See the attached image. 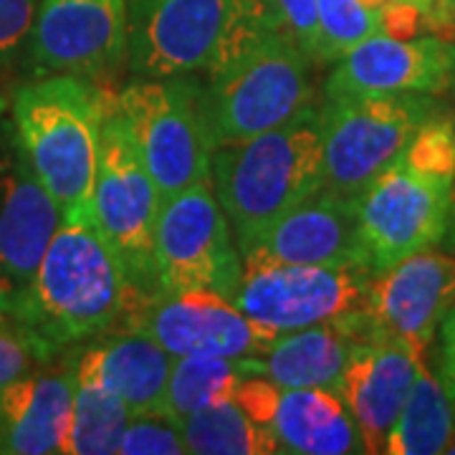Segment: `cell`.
I'll return each mask as SVG.
<instances>
[{
  "mask_svg": "<svg viewBox=\"0 0 455 455\" xmlns=\"http://www.w3.org/2000/svg\"><path fill=\"white\" fill-rule=\"evenodd\" d=\"M137 296L92 215L61 218L31 283L13 296L11 319L51 352L116 324Z\"/></svg>",
  "mask_w": 455,
  "mask_h": 455,
  "instance_id": "1",
  "label": "cell"
},
{
  "mask_svg": "<svg viewBox=\"0 0 455 455\" xmlns=\"http://www.w3.org/2000/svg\"><path fill=\"white\" fill-rule=\"evenodd\" d=\"M455 190V122L438 112L400 160L355 197L370 271L443 243Z\"/></svg>",
  "mask_w": 455,
  "mask_h": 455,
  "instance_id": "2",
  "label": "cell"
},
{
  "mask_svg": "<svg viewBox=\"0 0 455 455\" xmlns=\"http://www.w3.org/2000/svg\"><path fill=\"white\" fill-rule=\"evenodd\" d=\"M211 172L243 253L283 212L324 188L322 112L309 107L251 140L212 147Z\"/></svg>",
  "mask_w": 455,
  "mask_h": 455,
  "instance_id": "3",
  "label": "cell"
},
{
  "mask_svg": "<svg viewBox=\"0 0 455 455\" xmlns=\"http://www.w3.org/2000/svg\"><path fill=\"white\" fill-rule=\"evenodd\" d=\"M107 94L74 74H49L13 94V130L61 218L92 215Z\"/></svg>",
  "mask_w": 455,
  "mask_h": 455,
  "instance_id": "4",
  "label": "cell"
},
{
  "mask_svg": "<svg viewBox=\"0 0 455 455\" xmlns=\"http://www.w3.org/2000/svg\"><path fill=\"white\" fill-rule=\"evenodd\" d=\"M274 28L263 0H127V61L145 79L211 74Z\"/></svg>",
  "mask_w": 455,
  "mask_h": 455,
  "instance_id": "5",
  "label": "cell"
},
{
  "mask_svg": "<svg viewBox=\"0 0 455 455\" xmlns=\"http://www.w3.org/2000/svg\"><path fill=\"white\" fill-rule=\"evenodd\" d=\"M309 61L274 28L211 71L208 89H200L211 145L243 142L314 107Z\"/></svg>",
  "mask_w": 455,
  "mask_h": 455,
  "instance_id": "6",
  "label": "cell"
},
{
  "mask_svg": "<svg viewBox=\"0 0 455 455\" xmlns=\"http://www.w3.org/2000/svg\"><path fill=\"white\" fill-rule=\"evenodd\" d=\"M443 112L433 94L326 99L322 109L324 188L355 197L403 157L412 137Z\"/></svg>",
  "mask_w": 455,
  "mask_h": 455,
  "instance_id": "7",
  "label": "cell"
},
{
  "mask_svg": "<svg viewBox=\"0 0 455 455\" xmlns=\"http://www.w3.org/2000/svg\"><path fill=\"white\" fill-rule=\"evenodd\" d=\"M160 205L163 196L155 180L149 178L116 104L107 99L92 193V218L116 251L137 296L157 293L155 228Z\"/></svg>",
  "mask_w": 455,
  "mask_h": 455,
  "instance_id": "8",
  "label": "cell"
},
{
  "mask_svg": "<svg viewBox=\"0 0 455 455\" xmlns=\"http://www.w3.org/2000/svg\"><path fill=\"white\" fill-rule=\"evenodd\" d=\"M160 196L211 182L212 145L200 86L182 76L130 84L114 99Z\"/></svg>",
  "mask_w": 455,
  "mask_h": 455,
  "instance_id": "9",
  "label": "cell"
},
{
  "mask_svg": "<svg viewBox=\"0 0 455 455\" xmlns=\"http://www.w3.org/2000/svg\"><path fill=\"white\" fill-rule=\"evenodd\" d=\"M155 276L160 293L205 289L233 299L238 291L243 260L211 182L163 200L155 228Z\"/></svg>",
  "mask_w": 455,
  "mask_h": 455,
  "instance_id": "10",
  "label": "cell"
},
{
  "mask_svg": "<svg viewBox=\"0 0 455 455\" xmlns=\"http://www.w3.org/2000/svg\"><path fill=\"white\" fill-rule=\"evenodd\" d=\"M124 316V331L145 334L172 357L256 359L283 334L251 319L233 299L205 289L134 296Z\"/></svg>",
  "mask_w": 455,
  "mask_h": 455,
  "instance_id": "11",
  "label": "cell"
},
{
  "mask_svg": "<svg viewBox=\"0 0 455 455\" xmlns=\"http://www.w3.org/2000/svg\"><path fill=\"white\" fill-rule=\"evenodd\" d=\"M455 304V256L427 248L370 278L364 307L341 322L357 339H395L427 357L443 316Z\"/></svg>",
  "mask_w": 455,
  "mask_h": 455,
  "instance_id": "12",
  "label": "cell"
},
{
  "mask_svg": "<svg viewBox=\"0 0 455 455\" xmlns=\"http://www.w3.org/2000/svg\"><path fill=\"white\" fill-rule=\"evenodd\" d=\"M367 266H266L243 271L233 304L260 324L293 331L337 322L364 307Z\"/></svg>",
  "mask_w": 455,
  "mask_h": 455,
  "instance_id": "13",
  "label": "cell"
},
{
  "mask_svg": "<svg viewBox=\"0 0 455 455\" xmlns=\"http://www.w3.org/2000/svg\"><path fill=\"white\" fill-rule=\"evenodd\" d=\"M127 56V0H38L26 68L36 76H99Z\"/></svg>",
  "mask_w": 455,
  "mask_h": 455,
  "instance_id": "14",
  "label": "cell"
},
{
  "mask_svg": "<svg viewBox=\"0 0 455 455\" xmlns=\"http://www.w3.org/2000/svg\"><path fill=\"white\" fill-rule=\"evenodd\" d=\"M455 82V44L440 36L374 33L347 51L326 82V99L443 94Z\"/></svg>",
  "mask_w": 455,
  "mask_h": 455,
  "instance_id": "15",
  "label": "cell"
},
{
  "mask_svg": "<svg viewBox=\"0 0 455 455\" xmlns=\"http://www.w3.org/2000/svg\"><path fill=\"white\" fill-rule=\"evenodd\" d=\"M241 260L243 271L266 266H367L355 200L326 188L316 190L260 233Z\"/></svg>",
  "mask_w": 455,
  "mask_h": 455,
  "instance_id": "16",
  "label": "cell"
},
{
  "mask_svg": "<svg viewBox=\"0 0 455 455\" xmlns=\"http://www.w3.org/2000/svg\"><path fill=\"white\" fill-rule=\"evenodd\" d=\"M233 400L251 418L271 427L283 453H367L355 418L349 415V410L334 390L278 387L266 377H243Z\"/></svg>",
  "mask_w": 455,
  "mask_h": 455,
  "instance_id": "17",
  "label": "cell"
},
{
  "mask_svg": "<svg viewBox=\"0 0 455 455\" xmlns=\"http://www.w3.org/2000/svg\"><path fill=\"white\" fill-rule=\"evenodd\" d=\"M61 211L38 182L13 122L0 119V286L16 296L31 283Z\"/></svg>",
  "mask_w": 455,
  "mask_h": 455,
  "instance_id": "18",
  "label": "cell"
},
{
  "mask_svg": "<svg viewBox=\"0 0 455 455\" xmlns=\"http://www.w3.org/2000/svg\"><path fill=\"white\" fill-rule=\"evenodd\" d=\"M420 359L395 339H359L344 367L337 395L355 418L364 451L382 453L390 427L412 390Z\"/></svg>",
  "mask_w": 455,
  "mask_h": 455,
  "instance_id": "19",
  "label": "cell"
},
{
  "mask_svg": "<svg viewBox=\"0 0 455 455\" xmlns=\"http://www.w3.org/2000/svg\"><path fill=\"white\" fill-rule=\"evenodd\" d=\"M76 374L28 372L0 390V453H61L74 410Z\"/></svg>",
  "mask_w": 455,
  "mask_h": 455,
  "instance_id": "20",
  "label": "cell"
},
{
  "mask_svg": "<svg viewBox=\"0 0 455 455\" xmlns=\"http://www.w3.org/2000/svg\"><path fill=\"white\" fill-rule=\"evenodd\" d=\"M172 359L175 357L155 339L124 331L114 339L89 347L76 362L74 374L79 382L116 395L132 418H160Z\"/></svg>",
  "mask_w": 455,
  "mask_h": 455,
  "instance_id": "21",
  "label": "cell"
},
{
  "mask_svg": "<svg viewBox=\"0 0 455 455\" xmlns=\"http://www.w3.org/2000/svg\"><path fill=\"white\" fill-rule=\"evenodd\" d=\"M357 337L341 319L283 331L278 341L256 359H243L245 372L263 374L278 387H339L344 367Z\"/></svg>",
  "mask_w": 455,
  "mask_h": 455,
  "instance_id": "22",
  "label": "cell"
},
{
  "mask_svg": "<svg viewBox=\"0 0 455 455\" xmlns=\"http://www.w3.org/2000/svg\"><path fill=\"white\" fill-rule=\"evenodd\" d=\"M455 433V407L440 377L420 359L412 390L387 433L382 453L435 455L445 453Z\"/></svg>",
  "mask_w": 455,
  "mask_h": 455,
  "instance_id": "23",
  "label": "cell"
},
{
  "mask_svg": "<svg viewBox=\"0 0 455 455\" xmlns=\"http://www.w3.org/2000/svg\"><path fill=\"white\" fill-rule=\"evenodd\" d=\"M188 453L193 455H274L283 453L268 425L251 418L235 400L193 412L180 425Z\"/></svg>",
  "mask_w": 455,
  "mask_h": 455,
  "instance_id": "24",
  "label": "cell"
},
{
  "mask_svg": "<svg viewBox=\"0 0 455 455\" xmlns=\"http://www.w3.org/2000/svg\"><path fill=\"white\" fill-rule=\"evenodd\" d=\"M243 374V359L175 357L167 374L160 418L180 427L197 410L233 400Z\"/></svg>",
  "mask_w": 455,
  "mask_h": 455,
  "instance_id": "25",
  "label": "cell"
},
{
  "mask_svg": "<svg viewBox=\"0 0 455 455\" xmlns=\"http://www.w3.org/2000/svg\"><path fill=\"white\" fill-rule=\"evenodd\" d=\"M132 415L127 405L97 385L79 382L74 390V410L71 423L66 430V455H109L116 453L124 427L130 425Z\"/></svg>",
  "mask_w": 455,
  "mask_h": 455,
  "instance_id": "26",
  "label": "cell"
},
{
  "mask_svg": "<svg viewBox=\"0 0 455 455\" xmlns=\"http://www.w3.org/2000/svg\"><path fill=\"white\" fill-rule=\"evenodd\" d=\"M319 49L316 61H337L374 33H385L382 8L370 0H316Z\"/></svg>",
  "mask_w": 455,
  "mask_h": 455,
  "instance_id": "27",
  "label": "cell"
},
{
  "mask_svg": "<svg viewBox=\"0 0 455 455\" xmlns=\"http://www.w3.org/2000/svg\"><path fill=\"white\" fill-rule=\"evenodd\" d=\"M36 5L38 0H0V112L8 104L3 84L26 59Z\"/></svg>",
  "mask_w": 455,
  "mask_h": 455,
  "instance_id": "28",
  "label": "cell"
},
{
  "mask_svg": "<svg viewBox=\"0 0 455 455\" xmlns=\"http://www.w3.org/2000/svg\"><path fill=\"white\" fill-rule=\"evenodd\" d=\"M53 352L31 331L18 326L13 319L0 322V390L13 379L33 372L36 364L46 362Z\"/></svg>",
  "mask_w": 455,
  "mask_h": 455,
  "instance_id": "29",
  "label": "cell"
},
{
  "mask_svg": "<svg viewBox=\"0 0 455 455\" xmlns=\"http://www.w3.org/2000/svg\"><path fill=\"white\" fill-rule=\"evenodd\" d=\"M116 453L122 455H182L188 453L185 440L178 425L164 418L147 415V418H132L124 427Z\"/></svg>",
  "mask_w": 455,
  "mask_h": 455,
  "instance_id": "30",
  "label": "cell"
},
{
  "mask_svg": "<svg viewBox=\"0 0 455 455\" xmlns=\"http://www.w3.org/2000/svg\"><path fill=\"white\" fill-rule=\"evenodd\" d=\"M276 20L281 33H286L309 59H316L319 49V11L316 0H263Z\"/></svg>",
  "mask_w": 455,
  "mask_h": 455,
  "instance_id": "31",
  "label": "cell"
},
{
  "mask_svg": "<svg viewBox=\"0 0 455 455\" xmlns=\"http://www.w3.org/2000/svg\"><path fill=\"white\" fill-rule=\"evenodd\" d=\"M438 377L455 407V304L440 322Z\"/></svg>",
  "mask_w": 455,
  "mask_h": 455,
  "instance_id": "32",
  "label": "cell"
},
{
  "mask_svg": "<svg viewBox=\"0 0 455 455\" xmlns=\"http://www.w3.org/2000/svg\"><path fill=\"white\" fill-rule=\"evenodd\" d=\"M425 20L440 33V38L451 41V36H455V0H433Z\"/></svg>",
  "mask_w": 455,
  "mask_h": 455,
  "instance_id": "33",
  "label": "cell"
},
{
  "mask_svg": "<svg viewBox=\"0 0 455 455\" xmlns=\"http://www.w3.org/2000/svg\"><path fill=\"white\" fill-rule=\"evenodd\" d=\"M374 5H387V3H395V5H407V8H415L418 13H423V18L430 13V8H433V0H370Z\"/></svg>",
  "mask_w": 455,
  "mask_h": 455,
  "instance_id": "34",
  "label": "cell"
},
{
  "mask_svg": "<svg viewBox=\"0 0 455 455\" xmlns=\"http://www.w3.org/2000/svg\"><path fill=\"white\" fill-rule=\"evenodd\" d=\"M443 248H445V253H453L455 256V190L453 208H451V220H448V230H445V238H443Z\"/></svg>",
  "mask_w": 455,
  "mask_h": 455,
  "instance_id": "35",
  "label": "cell"
},
{
  "mask_svg": "<svg viewBox=\"0 0 455 455\" xmlns=\"http://www.w3.org/2000/svg\"><path fill=\"white\" fill-rule=\"evenodd\" d=\"M11 311H13V293L0 286V319H5V316L11 319Z\"/></svg>",
  "mask_w": 455,
  "mask_h": 455,
  "instance_id": "36",
  "label": "cell"
},
{
  "mask_svg": "<svg viewBox=\"0 0 455 455\" xmlns=\"http://www.w3.org/2000/svg\"><path fill=\"white\" fill-rule=\"evenodd\" d=\"M445 453L455 455V433H453V438H451V443H448V448H445Z\"/></svg>",
  "mask_w": 455,
  "mask_h": 455,
  "instance_id": "37",
  "label": "cell"
},
{
  "mask_svg": "<svg viewBox=\"0 0 455 455\" xmlns=\"http://www.w3.org/2000/svg\"><path fill=\"white\" fill-rule=\"evenodd\" d=\"M5 319H8V316H5ZM5 319H0V322H5Z\"/></svg>",
  "mask_w": 455,
  "mask_h": 455,
  "instance_id": "38",
  "label": "cell"
}]
</instances>
